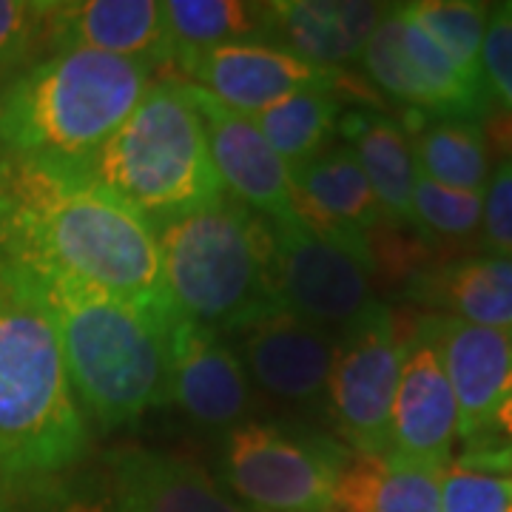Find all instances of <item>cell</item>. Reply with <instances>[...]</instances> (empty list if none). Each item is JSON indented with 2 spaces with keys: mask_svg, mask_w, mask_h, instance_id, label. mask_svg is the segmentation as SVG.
I'll use <instances>...</instances> for the list:
<instances>
[{
  "mask_svg": "<svg viewBox=\"0 0 512 512\" xmlns=\"http://www.w3.org/2000/svg\"><path fill=\"white\" fill-rule=\"evenodd\" d=\"M0 256L43 282L171 305L154 225L83 168L0 151Z\"/></svg>",
  "mask_w": 512,
  "mask_h": 512,
  "instance_id": "1",
  "label": "cell"
},
{
  "mask_svg": "<svg viewBox=\"0 0 512 512\" xmlns=\"http://www.w3.org/2000/svg\"><path fill=\"white\" fill-rule=\"evenodd\" d=\"M89 450L55 313L35 274L0 256V481H40Z\"/></svg>",
  "mask_w": 512,
  "mask_h": 512,
  "instance_id": "2",
  "label": "cell"
},
{
  "mask_svg": "<svg viewBox=\"0 0 512 512\" xmlns=\"http://www.w3.org/2000/svg\"><path fill=\"white\" fill-rule=\"evenodd\" d=\"M74 396L103 430L168 402L171 305H140L66 282H43Z\"/></svg>",
  "mask_w": 512,
  "mask_h": 512,
  "instance_id": "3",
  "label": "cell"
},
{
  "mask_svg": "<svg viewBox=\"0 0 512 512\" xmlns=\"http://www.w3.org/2000/svg\"><path fill=\"white\" fill-rule=\"evenodd\" d=\"M151 72L128 57L55 52L0 92V146L32 163L86 171L143 100Z\"/></svg>",
  "mask_w": 512,
  "mask_h": 512,
  "instance_id": "4",
  "label": "cell"
},
{
  "mask_svg": "<svg viewBox=\"0 0 512 512\" xmlns=\"http://www.w3.org/2000/svg\"><path fill=\"white\" fill-rule=\"evenodd\" d=\"M171 308L214 333H239L279 311L271 282V222L222 197L154 225Z\"/></svg>",
  "mask_w": 512,
  "mask_h": 512,
  "instance_id": "5",
  "label": "cell"
},
{
  "mask_svg": "<svg viewBox=\"0 0 512 512\" xmlns=\"http://www.w3.org/2000/svg\"><path fill=\"white\" fill-rule=\"evenodd\" d=\"M86 171L151 225L225 197L183 80L148 86L137 109L100 146Z\"/></svg>",
  "mask_w": 512,
  "mask_h": 512,
  "instance_id": "6",
  "label": "cell"
},
{
  "mask_svg": "<svg viewBox=\"0 0 512 512\" xmlns=\"http://www.w3.org/2000/svg\"><path fill=\"white\" fill-rule=\"evenodd\" d=\"M348 458L325 436L242 421L225 436L220 473L256 512H325Z\"/></svg>",
  "mask_w": 512,
  "mask_h": 512,
  "instance_id": "7",
  "label": "cell"
},
{
  "mask_svg": "<svg viewBox=\"0 0 512 512\" xmlns=\"http://www.w3.org/2000/svg\"><path fill=\"white\" fill-rule=\"evenodd\" d=\"M271 237V282L279 311L339 336L376 305L370 245L325 237L299 217L271 222Z\"/></svg>",
  "mask_w": 512,
  "mask_h": 512,
  "instance_id": "8",
  "label": "cell"
},
{
  "mask_svg": "<svg viewBox=\"0 0 512 512\" xmlns=\"http://www.w3.org/2000/svg\"><path fill=\"white\" fill-rule=\"evenodd\" d=\"M404 339L396 316L376 302L336 339L325 410L350 453H390V413L399 387Z\"/></svg>",
  "mask_w": 512,
  "mask_h": 512,
  "instance_id": "9",
  "label": "cell"
},
{
  "mask_svg": "<svg viewBox=\"0 0 512 512\" xmlns=\"http://www.w3.org/2000/svg\"><path fill=\"white\" fill-rule=\"evenodd\" d=\"M362 66L376 89L427 117L481 120L493 106L487 86L470 80L441 46L404 12L387 6L382 23L362 52Z\"/></svg>",
  "mask_w": 512,
  "mask_h": 512,
  "instance_id": "10",
  "label": "cell"
},
{
  "mask_svg": "<svg viewBox=\"0 0 512 512\" xmlns=\"http://www.w3.org/2000/svg\"><path fill=\"white\" fill-rule=\"evenodd\" d=\"M419 325L441 353L467 453L512 444V333L433 313L421 316Z\"/></svg>",
  "mask_w": 512,
  "mask_h": 512,
  "instance_id": "11",
  "label": "cell"
},
{
  "mask_svg": "<svg viewBox=\"0 0 512 512\" xmlns=\"http://www.w3.org/2000/svg\"><path fill=\"white\" fill-rule=\"evenodd\" d=\"M185 83L225 109L254 117L274 103L313 86H339L342 72L308 63L268 43H228L183 66Z\"/></svg>",
  "mask_w": 512,
  "mask_h": 512,
  "instance_id": "12",
  "label": "cell"
},
{
  "mask_svg": "<svg viewBox=\"0 0 512 512\" xmlns=\"http://www.w3.org/2000/svg\"><path fill=\"white\" fill-rule=\"evenodd\" d=\"M185 92L200 114L208 151L225 191H231L234 200L248 205L254 214H265L268 222L296 217L291 168L282 163L254 120L225 109L191 83H185Z\"/></svg>",
  "mask_w": 512,
  "mask_h": 512,
  "instance_id": "13",
  "label": "cell"
},
{
  "mask_svg": "<svg viewBox=\"0 0 512 512\" xmlns=\"http://www.w3.org/2000/svg\"><path fill=\"white\" fill-rule=\"evenodd\" d=\"M458 439V410L436 342L416 322L404 339L399 387L390 413V453L447 470Z\"/></svg>",
  "mask_w": 512,
  "mask_h": 512,
  "instance_id": "14",
  "label": "cell"
},
{
  "mask_svg": "<svg viewBox=\"0 0 512 512\" xmlns=\"http://www.w3.org/2000/svg\"><path fill=\"white\" fill-rule=\"evenodd\" d=\"M168 402L200 427L231 430L251 410V379L225 336L177 313L171 325Z\"/></svg>",
  "mask_w": 512,
  "mask_h": 512,
  "instance_id": "15",
  "label": "cell"
},
{
  "mask_svg": "<svg viewBox=\"0 0 512 512\" xmlns=\"http://www.w3.org/2000/svg\"><path fill=\"white\" fill-rule=\"evenodd\" d=\"M242 365L265 393L291 404L325 399L336 356V333L316 328L288 311H274L237 333Z\"/></svg>",
  "mask_w": 512,
  "mask_h": 512,
  "instance_id": "16",
  "label": "cell"
},
{
  "mask_svg": "<svg viewBox=\"0 0 512 512\" xmlns=\"http://www.w3.org/2000/svg\"><path fill=\"white\" fill-rule=\"evenodd\" d=\"M387 6L367 0H274L265 3L262 43L336 69L362 57Z\"/></svg>",
  "mask_w": 512,
  "mask_h": 512,
  "instance_id": "17",
  "label": "cell"
},
{
  "mask_svg": "<svg viewBox=\"0 0 512 512\" xmlns=\"http://www.w3.org/2000/svg\"><path fill=\"white\" fill-rule=\"evenodd\" d=\"M111 512H248L197 461L146 447L106 456Z\"/></svg>",
  "mask_w": 512,
  "mask_h": 512,
  "instance_id": "18",
  "label": "cell"
},
{
  "mask_svg": "<svg viewBox=\"0 0 512 512\" xmlns=\"http://www.w3.org/2000/svg\"><path fill=\"white\" fill-rule=\"evenodd\" d=\"M46 40L63 49L128 57L151 69L165 63L163 3L154 0H69L49 3Z\"/></svg>",
  "mask_w": 512,
  "mask_h": 512,
  "instance_id": "19",
  "label": "cell"
},
{
  "mask_svg": "<svg viewBox=\"0 0 512 512\" xmlns=\"http://www.w3.org/2000/svg\"><path fill=\"white\" fill-rule=\"evenodd\" d=\"M296 217L325 237L370 245L390 225L348 146H328L311 163L293 171Z\"/></svg>",
  "mask_w": 512,
  "mask_h": 512,
  "instance_id": "20",
  "label": "cell"
},
{
  "mask_svg": "<svg viewBox=\"0 0 512 512\" xmlns=\"http://www.w3.org/2000/svg\"><path fill=\"white\" fill-rule=\"evenodd\" d=\"M404 291L433 316L512 333V259L481 254L430 265L410 276Z\"/></svg>",
  "mask_w": 512,
  "mask_h": 512,
  "instance_id": "21",
  "label": "cell"
},
{
  "mask_svg": "<svg viewBox=\"0 0 512 512\" xmlns=\"http://www.w3.org/2000/svg\"><path fill=\"white\" fill-rule=\"evenodd\" d=\"M441 476L396 453H350L325 512H441Z\"/></svg>",
  "mask_w": 512,
  "mask_h": 512,
  "instance_id": "22",
  "label": "cell"
},
{
  "mask_svg": "<svg viewBox=\"0 0 512 512\" xmlns=\"http://www.w3.org/2000/svg\"><path fill=\"white\" fill-rule=\"evenodd\" d=\"M345 146L353 151L356 163L365 174L373 197L390 225L413 228V185H416V160L410 137L402 123L376 111H348L339 120Z\"/></svg>",
  "mask_w": 512,
  "mask_h": 512,
  "instance_id": "23",
  "label": "cell"
},
{
  "mask_svg": "<svg viewBox=\"0 0 512 512\" xmlns=\"http://www.w3.org/2000/svg\"><path fill=\"white\" fill-rule=\"evenodd\" d=\"M165 63L183 69L208 49L228 43H262L265 3L242 0H165Z\"/></svg>",
  "mask_w": 512,
  "mask_h": 512,
  "instance_id": "24",
  "label": "cell"
},
{
  "mask_svg": "<svg viewBox=\"0 0 512 512\" xmlns=\"http://www.w3.org/2000/svg\"><path fill=\"white\" fill-rule=\"evenodd\" d=\"M421 177L470 194H484L490 180V151L476 120L430 117L407 131Z\"/></svg>",
  "mask_w": 512,
  "mask_h": 512,
  "instance_id": "25",
  "label": "cell"
},
{
  "mask_svg": "<svg viewBox=\"0 0 512 512\" xmlns=\"http://www.w3.org/2000/svg\"><path fill=\"white\" fill-rule=\"evenodd\" d=\"M333 89L336 86L302 89L251 117L282 163L291 168V174L319 157L339 131L342 100Z\"/></svg>",
  "mask_w": 512,
  "mask_h": 512,
  "instance_id": "26",
  "label": "cell"
},
{
  "mask_svg": "<svg viewBox=\"0 0 512 512\" xmlns=\"http://www.w3.org/2000/svg\"><path fill=\"white\" fill-rule=\"evenodd\" d=\"M404 12L419 23L470 80L484 86L481 46L490 20V6L478 0H416L402 3Z\"/></svg>",
  "mask_w": 512,
  "mask_h": 512,
  "instance_id": "27",
  "label": "cell"
},
{
  "mask_svg": "<svg viewBox=\"0 0 512 512\" xmlns=\"http://www.w3.org/2000/svg\"><path fill=\"white\" fill-rule=\"evenodd\" d=\"M484 194L456 191L421 177L413 185V225L421 237L467 239L481 228Z\"/></svg>",
  "mask_w": 512,
  "mask_h": 512,
  "instance_id": "28",
  "label": "cell"
},
{
  "mask_svg": "<svg viewBox=\"0 0 512 512\" xmlns=\"http://www.w3.org/2000/svg\"><path fill=\"white\" fill-rule=\"evenodd\" d=\"M441 512H512V476L447 467L441 476Z\"/></svg>",
  "mask_w": 512,
  "mask_h": 512,
  "instance_id": "29",
  "label": "cell"
},
{
  "mask_svg": "<svg viewBox=\"0 0 512 512\" xmlns=\"http://www.w3.org/2000/svg\"><path fill=\"white\" fill-rule=\"evenodd\" d=\"M481 74L493 103L512 111V0L490 6L481 46Z\"/></svg>",
  "mask_w": 512,
  "mask_h": 512,
  "instance_id": "30",
  "label": "cell"
},
{
  "mask_svg": "<svg viewBox=\"0 0 512 512\" xmlns=\"http://www.w3.org/2000/svg\"><path fill=\"white\" fill-rule=\"evenodd\" d=\"M46 9L49 3L32 0H0V72L18 66L46 37Z\"/></svg>",
  "mask_w": 512,
  "mask_h": 512,
  "instance_id": "31",
  "label": "cell"
},
{
  "mask_svg": "<svg viewBox=\"0 0 512 512\" xmlns=\"http://www.w3.org/2000/svg\"><path fill=\"white\" fill-rule=\"evenodd\" d=\"M481 242L487 254L512 259V160H498L490 171L481 208Z\"/></svg>",
  "mask_w": 512,
  "mask_h": 512,
  "instance_id": "32",
  "label": "cell"
},
{
  "mask_svg": "<svg viewBox=\"0 0 512 512\" xmlns=\"http://www.w3.org/2000/svg\"><path fill=\"white\" fill-rule=\"evenodd\" d=\"M0 512H111V501L109 493H100L94 487L83 490L74 484H63L12 498L0 504Z\"/></svg>",
  "mask_w": 512,
  "mask_h": 512,
  "instance_id": "33",
  "label": "cell"
},
{
  "mask_svg": "<svg viewBox=\"0 0 512 512\" xmlns=\"http://www.w3.org/2000/svg\"><path fill=\"white\" fill-rule=\"evenodd\" d=\"M478 126L484 134L487 151L498 160H512V111L493 103L487 114L478 120Z\"/></svg>",
  "mask_w": 512,
  "mask_h": 512,
  "instance_id": "34",
  "label": "cell"
},
{
  "mask_svg": "<svg viewBox=\"0 0 512 512\" xmlns=\"http://www.w3.org/2000/svg\"><path fill=\"white\" fill-rule=\"evenodd\" d=\"M456 464L458 467H467V470H484V473H504V476H512V444L498 447V450L464 453Z\"/></svg>",
  "mask_w": 512,
  "mask_h": 512,
  "instance_id": "35",
  "label": "cell"
}]
</instances>
